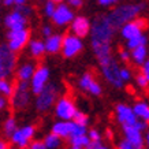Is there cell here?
Segmentation results:
<instances>
[{
    "label": "cell",
    "instance_id": "obj_1",
    "mask_svg": "<svg viewBox=\"0 0 149 149\" xmlns=\"http://www.w3.org/2000/svg\"><path fill=\"white\" fill-rule=\"evenodd\" d=\"M91 42L97 60L111 56V41L115 34V29L111 26L105 15H100L91 25Z\"/></svg>",
    "mask_w": 149,
    "mask_h": 149
},
{
    "label": "cell",
    "instance_id": "obj_2",
    "mask_svg": "<svg viewBox=\"0 0 149 149\" xmlns=\"http://www.w3.org/2000/svg\"><path fill=\"white\" fill-rule=\"evenodd\" d=\"M144 6L142 4H125L119 6L115 10H112L108 15H105L111 26L116 30L120 26H123L126 22H130L134 18H137L140 13L142 11Z\"/></svg>",
    "mask_w": 149,
    "mask_h": 149
},
{
    "label": "cell",
    "instance_id": "obj_3",
    "mask_svg": "<svg viewBox=\"0 0 149 149\" xmlns=\"http://www.w3.org/2000/svg\"><path fill=\"white\" fill-rule=\"evenodd\" d=\"M30 85L27 81H18V84L14 86L13 93L10 96L11 99V105L14 109H25L30 103Z\"/></svg>",
    "mask_w": 149,
    "mask_h": 149
},
{
    "label": "cell",
    "instance_id": "obj_4",
    "mask_svg": "<svg viewBox=\"0 0 149 149\" xmlns=\"http://www.w3.org/2000/svg\"><path fill=\"white\" fill-rule=\"evenodd\" d=\"M100 68H101V74L107 81L113 86V88H122L123 86V81L120 75H119V66H118L116 60L112 56L103 59L99 62Z\"/></svg>",
    "mask_w": 149,
    "mask_h": 149
},
{
    "label": "cell",
    "instance_id": "obj_5",
    "mask_svg": "<svg viewBox=\"0 0 149 149\" xmlns=\"http://www.w3.org/2000/svg\"><path fill=\"white\" fill-rule=\"evenodd\" d=\"M58 86L54 85V84H47L42 91L37 95V100H36V108L37 111L40 112H47L52 108V105L56 101V97H58Z\"/></svg>",
    "mask_w": 149,
    "mask_h": 149
},
{
    "label": "cell",
    "instance_id": "obj_6",
    "mask_svg": "<svg viewBox=\"0 0 149 149\" xmlns=\"http://www.w3.org/2000/svg\"><path fill=\"white\" fill-rule=\"evenodd\" d=\"M52 133L60 138H68L72 136H81L86 134V127L84 125L75 123L74 120H60L52 126Z\"/></svg>",
    "mask_w": 149,
    "mask_h": 149
},
{
    "label": "cell",
    "instance_id": "obj_7",
    "mask_svg": "<svg viewBox=\"0 0 149 149\" xmlns=\"http://www.w3.org/2000/svg\"><path fill=\"white\" fill-rule=\"evenodd\" d=\"M17 66V56L15 52L8 48L7 44L0 45V79L8 78L15 70Z\"/></svg>",
    "mask_w": 149,
    "mask_h": 149
},
{
    "label": "cell",
    "instance_id": "obj_8",
    "mask_svg": "<svg viewBox=\"0 0 149 149\" xmlns=\"http://www.w3.org/2000/svg\"><path fill=\"white\" fill-rule=\"evenodd\" d=\"M8 38V48L13 52H18L22 48H25L29 40H30V32L27 30L26 27L23 29H18V30H10L7 34Z\"/></svg>",
    "mask_w": 149,
    "mask_h": 149
},
{
    "label": "cell",
    "instance_id": "obj_9",
    "mask_svg": "<svg viewBox=\"0 0 149 149\" xmlns=\"http://www.w3.org/2000/svg\"><path fill=\"white\" fill-rule=\"evenodd\" d=\"M84 48V44L81 41V37L75 36V34H67L66 37H63L62 40V54H63L64 58H72L77 54H79Z\"/></svg>",
    "mask_w": 149,
    "mask_h": 149
},
{
    "label": "cell",
    "instance_id": "obj_10",
    "mask_svg": "<svg viewBox=\"0 0 149 149\" xmlns=\"http://www.w3.org/2000/svg\"><path fill=\"white\" fill-rule=\"evenodd\" d=\"M49 81V70L45 66H40L34 70L32 78H30V91L33 95H38L42 88Z\"/></svg>",
    "mask_w": 149,
    "mask_h": 149
},
{
    "label": "cell",
    "instance_id": "obj_11",
    "mask_svg": "<svg viewBox=\"0 0 149 149\" xmlns=\"http://www.w3.org/2000/svg\"><path fill=\"white\" fill-rule=\"evenodd\" d=\"M146 26H148V22H146L145 19L137 17V18H134L133 21H130V22L125 23V25L122 26L120 33H122L123 38L129 40V38H131V37H136V36H138V34H141L142 30H144Z\"/></svg>",
    "mask_w": 149,
    "mask_h": 149
},
{
    "label": "cell",
    "instance_id": "obj_12",
    "mask_svg": "<svg viewBox=\"0 0 149 149\" xmlns=\"http://www.w3.org/2000/svg\"><path fill=\"white\" fill-rule=\"evenodd\" d=\"M75 105L68 97H62L56 103V107H55V112H56V116L62 120H71L72 115L75 112Z\"/></svg>",
    "mask_w": 149,
    "mask_h": 149
},
{
    "label": "cell",
    "instance_id": "obj_13",
    "mask_svg": "<svg viewBox=\"0 0 149 149\" xmlns=\"http://www.w3.org/2000/svg\"><path fill=\"white\" fill-rule=\"evenodd\" d=\"M51 18H52L55 25L63 26V25H67V23H70L72 21L74 13H72L71 8H70L67 4H59L58 7L55 8V11Z\"/></svg>",
    "mask_w": 149,
    "mask_h": 149
},
{
    "label": "cell",
    "instance_id": "obj_14",
    "mask_svg": "<svg viewBox=\"0 0 149 149\" xmlns=\"http://www.w3.org/2000/svg\"><path fill=\"white\" fill-rule=\"evenodd\" d=\"M115 115H116V120L122 126L123 125H134L138 120L134 111L126 104H118L115 108Z\"/></svg>",
    "mask_w": 149,
    "mask_h": 149
},
{
    "label": "cell",
    "instance_id": "obj_15",
    "mask_svg": "<svg viewBox=\"0 0 149 149\" xmlns=\"http://www.w3.org/2000/svg\"><path fill=\"white\" fill-rule=\"evenodd\" d=\"M123 133L127 141H130L134 149H141L144 146L142 131L138 130L134 125H123Z\"/></svg>",
    "mask_w": 149,
    "mask_h": 149
},
{
    "label": "cell",
    "instance_id": "obj_16",
    "mask_svg": "<svg viewBox=\"0 0 149 149\" xmlns=\"http://www.w3.org/2000/svg\"><path fill=\"white\" fill-rule=\"evenodd\" d=\"M79 88L84 89L85 92H89L93 96H99L101 93V86L100 84L95 79L92 72H85L81 78H79Z\"/></svg>",
    "mask_w": 149,
    "mask_h": 149
},
{
    "label": "cell",
    "instance_id": "obj_17",
    "mask_svg": "<svg viewBox=\"0 0 149 149\" xmlns=\"http://www.w3.org/2000/svg\"><path fill=\"white\" fill-rule=\"evenodd\" d=\"M26 23H27V18L18 10L10 13L4 18V25L8 27V30L23 29V27H26Z\"/></svg>",
    "mask_w": 149,
    "mask_h": 149
},
{
    "label": "cell",
    "instance_id": "obj_18",
    "mask_svg": "<svg viewBox=\"0 0 149 149\" xmlns=\"http://www.w3.org/2000/svg\"><path fill=\"white\" fill-rule=\"evenodd\" d=\"M91 30V22L85 17H74L71 21V32L78 37H85Z\"/></svg>",
    "mask_w": 149,
    "mask_h": 149
},
{
    "label": "cell",
    "instance_id": "obj_19",
    "mask_svg": "<svg viewBox=\"0 0 149 149\" xmlns=\"http://www.w3.org/2000/svg\"><path fill=\"white\" fill-rule=\"evenodd\" d=\"M62 40L63 37L60 34H51V36L47 37L45 41V52L48 54H58L60 48H62Z\"/></svg>",
    "mask_w": 149,
    "mask_h": 149
},
{
    "label": "cell",
    "instance_id": "obj_20",
    "mask_svg": "<svg viewBox=\"0 0 149 149\" xmlns=\"http://www.w3.org/2000/svg\"><path fill=\"white\" fill-rule=\"evenodd\" d=\"M36 70V66L33 63H25L22 64L21 67L18 68V72H17V77H18V81H30L33 72Z\"/></svg>",
    "mask_w": 149,
    "mask_h": 149
},
{
    "label": "cell",
    "instance_id": "obj_21",
    "mask_svg": "<svg viewBox=\"0 0 149 149\" xmlns=\"http://www.w3.org/2000/svg\"><path fill=\"white\" fill-rule=\"evenodd\" d=\"M133 58V62L138 66L144 63L146 58H148V49H146V45H138L136 48H133V52L130 55Z\"/></svg>",
    "mask_w": 149,
    "mask_h": 149
},
{
    "label": "cell",
    "instance_id": "obj_22",
    "mask_svg": "<svg viewBox=\"0 0 149 149\" xmlns=\"http://www.w3.org/2000/svg\"><path fill=\"white\" fill-rule=\"evenodd\" d=\"M133 111H134V113L137 115L138 119H141V120L149 123V105L145 103V101H140V103H137L136 105H134Z\"/></svg>",
    "mask_w": 149,
    "mask_h": 149
},
{
    "label": "cell",
    "instance_id": "obj_23",
    "mask_svg": "<svg viewBox=\"0 0 149 149\" xmlns=\"http://www.w3.org/2000/svg\"><path fill=\"white\" fill-rule=\"evenodd\" d=\"M70 138V145H71L72 149H82L86 148L89 142H91V138L86 136V134H81V136H72L68 137Z\"/></svg>",
    "mask_w": 149,
    "mask_h": 149
},
{
    "label": "cell",
    "instance_id": "obj_24",
    "mask_svg": "<svg viewBox=\"0 0 149 149\" xmlns=\"http://www.w3.org/2000/svg\"><path fill=\"white\" fill-rule=\"evenodd\" d=\"M10 138H11V142H13L14 145L19 146V148H26V146H29V142H30V140H27L26 137L22 134L21 129H17V130L10 136Z\"/></svg>",
    "mask_w": 149,
    "mask_h": 149
},
{
    "label": "cell",
    "instance_id": "obj_25",
    "mask_svg": "<svg viewBox=\"0 0 149 149\" xmlns=\"http://www.w3.org/2000/svg\"><path fill=\"white\" fill-rule=\"evenodd\" d=\"M29 49H30V54L34 58H41L44 55V52H45V45L40 40H33L29 42Z\"/></svg>",
    "mask_w": 149,
    "mask_h": 149
},
{
    "label": "cell",
    "instance_id": "obj_26",
    "mask_svg": "<svg viewBox=\"0 0 149 149\" xmlns=\"http://www.w3.org/2000/svg\"><path fill=\"white\" fill-rule=\"evenodd\" d=\"M60 144H62V138L58 137L56 134H54V133H51L49 136H47L45 140H44L45 149H56L60 146Z\"/></svg>",
    "mask_w": 149,
    "mask_h": 149
},
{
    "label": "cell",
    "instance_id": "obj_27",
    "mask_svg": "<svg viewBox=\"0 0 149 149\" xmlns=\"http://www.w3.org/2000/svg\"><path fill=\"white\" fill-rule=\"evenodd\" d=\"M146 42H148L146 36L141 33L138 36L131 37V38L127 40V48H129V49H133V48H136V47H138V45H146Z\"/></svg>",
    "mask_w": 149,
    "mask_h": 149
},
{
    "label": "cell",
    "instance_id": "obj_28",
    "mask_svg": "<svg viewBox=\"0 0 149 149\" xmlns=\"http://www.w3.org/2000/svg\"><path fill=\"white\" fill-rule=\"evenodd\" d=\"M14 86L10 81H7V78H3L0 79V95L6 96V97H10L11 93H13Z\"/></svg>",
    "mask_w": 149,
    "mask_h": 149
},
{
    "label": "cell",
    "instance_id": "obj_29",
    "mask_svg": "<svg viewBox=\"0 0 149 149\" xmlns=\"http://www.w3.org/2000/svg\"><path fill=\"white\" fill-rule=\"evenodd\" d=\"M15 130H17V120H15L14 118H8V119L4 122V126H3L4 134L7 137H10Z\"/></svg>",
    "mask_w": 149,
    "mask_h": 149
},
{
    "label": "cell",
    "instance_id": "obj_30",
    "mask_svg": "<svg viewBox=\"0 0 149 149\" xmlns=\"http://www.w3.org/2000/svg\"><path fill=\"white\" fill-rule=\"evenodd\" d=\"M71 119L75 123H79V125H84V126L89 122V118H88V115H86V113H84V112H81V111H75Z\"/></svg>",
    "mask_w": 149,
    "mask_h": 149
},
{
    "label": "cell",
    "instance_id": "obj_31",
    "mask_svg": "<svg viewBox=\"0 0 149 149\" xmlns=\"http://www.w3.org/2000/svg\"><path fill=\"white\" fill-rule=\"evenodd\" d=\"M136 81H137V85L140 86L141 89H146V88H148V85H149V81L144 77V74H142V72H140V74H137Z\"/></svg>",
    "mask_w": 149,
    "mask_h": 149
},
{
    "label": "cell",
    "instance_id": "obj_32",
    "mask_svg": "<svg viewBox=\"0 0 149 149\" xmlns=\"http://www.w3.org/2000/svg\"><path fill=\"white\" fill-rule=\"evenodd\" d=\"M21 131H22V134L26 137L27 140H32L33 136H34V133H36V129L33 126H25L21 129Z\"/></svg>",
    "mask_w": 149,
    "mask_h": 149
},
{
    "label": "cell",
    "instance_id": "obj_33",
    "mask_svg": "<svg viewBox=\"0 0 149 149\" xmlns=\"http://www.w3.org/2000/svg\"><path fill=\"white\" fill-rule=\"evenodd\" d=\"M119 75H120V78H122L123 82H126V81H130L131 72H130V70H129V68L123 67V68H119Z\"/></svg>",
    "mask_w": 149,
    "mask_h": 149
},
{
    "label": "cell",
    "instance_id": "obj_34",
    "mask_svg": "<svg viewBox=\"0 0 149 149\" xmlns=\"http://www.w3.org/2000/svg\"><path fill=\"white\" fill-rule=\"evenodd\" d=\"M86 148L88 149H105L107 146L101 142V140H96V141H91Z\"/></svg>",
    "mask_w": 149,
    "mask_h": 149
},
{
    "label": "cell",
    "instance_id": "obj_35",
    "mask_svg": "<svg viewBox=\"0 0 149 149\" xmlns=\"http://www.w3.org/2000/svg\"><path fill=\"white\" fill-rule=\"evenodd\" d=\"M55 8H56L55 3H54V1H51V0H48V3L45 4V8H44V13H45L47 17H52V14H54Z\"/></svg>",
    "mask_w": 149,
    "mask_h": 149
},
{
    "label": "cell",
    "instance_id": "obj_36",
    "mask_svg": "<svg viewBox=\"0 0 149 149\" xmlns=\"http://www.w3.org/2000/svg\"><path fill=\"white\" fill-rule=\"evenodd\" d=\"M141 66H142V70H141V72L144 74V77L149 81V60H148V59H146V60H145V62L141 64Z\"/></svg>",
    "mask_w": 149,
    "mask_h": 149
},
{
    "label": "cell",
    "instance_id": "obj_37",
    "mask_svg": "<svg viewBox=\"0 0 149 149\" xmlns=\"http://www.w3.org/2000/svg\"><path fill=\"white\" fill-rule=\"evenodd\" d=\"M29 146L32 149H45L44 141H33V142H29Z\"/></svg>",
    "mask_w": 149,
    "mask_h": 149
},
{
    "label": "cell",
    "instance_id": "obj_38",
    "mask_svg": "<svg viewBox=\"0 0 149 149\" xmlns=\"http://www.w3.org/2000/svg\"><path fill=\"white\" fill-rule=\"evenodd\" d=\"M118 148H119V149H134V148H133V145H131V142H130V141H127L126 138L119 142Z\"/></svg>",
    "mask_w": 149,
    "mask_h": 149
},
{
    "label": "cell",
    "instance_id": "obj_39",
    "mask_svg": "<svg viewBox=\"0 0 149 149\" xmlns=\"http://www.w3.org/2000/svg\"><path fill=\"white\" fill-rule=\"evenodd\" d=\"M89 138L91 141H96V140H101V136H100V133L97 130H91L89 131Z\"/></svg>",
    "mask_w": 149,
    "mask_h": 149
},
{
    "label": "cell",
    "instance_id": "obj_40",
    "mask_svg": "<svg viewBox=\"0 0 149 149\" xmlns=\"http://www.w3.org/2000/svg\"><path fill=\"white\" fill-rule=\"evenodd\" d=\"M68 4L72 6V7H75V8H79V7H82V4H84V0H67Z\"/></svg>",
    "mask_w": 149,
    "mask_h": 149
},
{
    "label": "cell",
    "instance_id": "obj_41",
    "mask_svg": "<svg viewBox=\"0 0 149 149\" xmlns=\"http://www.w3.org/2000/svg\"><path fill=\"white\" fill-rule=\"evenodd\" d=\"M119 56H120V59H122L123 62H129L130 60V52H127V51H120Z\"/></svg>",
    "mask_w": 149,
    "mask_h": 149
},
{
    "label": "cell",
    "instance_id": "obj_42",
    "mask_svg": "<svg viewBox=\"0 0 149 149\" xmlns=\"http://www.w3.org/2000/svg\"><path fill=\"white\" fill-rule=\"evenodd\" d=\"M118 1H119V0H99L100 4H101V6H105V7H107V6L115 4V3H118Z\"/></svg>",
    "mask_w": 149,
    "mask_h": 149
},
{
    "label": "cell",
    "instance_id": "obj_43",
    "mask_svg": "<svg viewBox=\"0 0 149 149\" xmlns=\"http://www.w3.org/2000/svg\"><path fill=\"white\" fill-rule=\"evenodd\" d=\"M41 32H42V36L44 37H48V36L52 34V29H51V26H44Z\"/></svg>",
    "mask_w": 149,
    "mask_h": 149
},
{
    "label": "cell",
    "instance_id": "obj_44",
    "mask_svg": "<svg viewBox=\"0 0 149 149\" xmlns=\"http://www.w3.org/2000/svg\"><path fill=\"white\" fill-rule=\"evenodd\" d=\"M7 105V97L3 95H0V109H3Z\"/></svg>",
    "mask_w": 149,
    "mask_h": 149
},
{
    "label": "cell",
    "instance_id": "obj_45",
    "mask_svg": "<svg viewBox=\"0 0 149 149\" xmlns=\"http://www.w3.org/2000/svg\"><path fill=\"white\" fill-rule=\"evenodd\" d=\"M26 4V0H14V6L18 7V6H23Z\"/></svg>",
    "mask_w": 149,
    "mask_h": 149
},
{
    "label": "cell",
    "instance_id": "obj_46",
    "mask_svg": "<svg viewBox=\"0 0 149 149\" xmlns=\"http://www.w3.org/2000/svg\"><path fill=\"white\" fill-rule=\"evenodd\" d=\"M3 4L10 7V6H14V0H3Z\"/></svg>",
    "mask_w": 149,
    "mask_h": 149
},
{
    "label": "cell",
    "instance_id": "obj_47",
    "mask_svg": "<svg viewBox=\"0 0 149 149\" xmlns=\"http://www.w3.org/2000/svg\"><path fill=\"white\" fill-rule=\"evenodd\" d=\"M8 148V144L6 141H0V149H7Z\"/></svg>",
    "mask_w": 149,
    "mask_h": 149
},
{
    "label": "cell",
    "instance_id": "obj_48",
    "mask_svg": "<svg viewBox=\"0 0 149 149\" xmlns=\"http://www.w3.org/2000/svg\"><path fill=\"white\" fill-rule=\"evenodd\" d=\"M145 142H146V145H148V148H149V130L146 133V137H145Z\"/></svg>",
    "mask_w": 149,
    "mask_h": 149
},
{
    "label": "cell",
    "instance_id": "obj_49",
    "mask_svg": "<svg viewBox=\"0 0 149 149\" xmlns=\"http://www.w3.org/2000/svg\"><path fill=\"white\" fill-rule=\"evenodd\" d=\"M51 1H54V3H62L63 0H51Z\"/></svg>",
    "mask_w": 149,
    "mask_h": 149
}]
</instances>
